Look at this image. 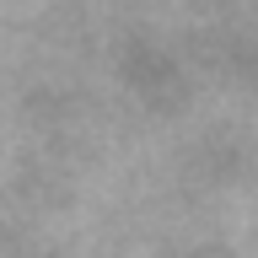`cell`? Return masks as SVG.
Here are the masks:
<instances>
[]
</instances>
